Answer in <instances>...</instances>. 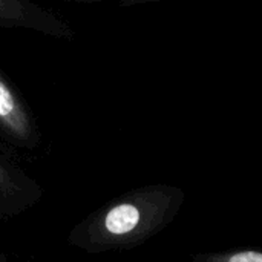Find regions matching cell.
Segmentation results:
<instances>
[{
  "instance_id": "cell-1",
  "label": "cell",
  "mask_w": 262,
  "mask_h": 262,
  "mask_svg": "<svg viewBox=\"0 0 262 262\" xmlns=\"http://www.w3.org/2000/svg\"><path fill=\"white\" fill-rule=\"evenodd\" d=\"M41 143L43 134L31 104L0 68V146L20 158L35 154Z\"/></svg>"
},
{
  "instance_id": "cell-6",
  "label": "cell",
  "mask_w": 262,
  "mask_h": 262,
  "mask_svg": "<svg viewBox=\"0 0 262 262\" xmlns=\"http://www.w3.org/2000/svg\"><path fill=\"white\" fill-rule=\"evenodd\" d=\"M23 262H34V261H31V259H26V261H23Z\"/></svg>"
},
{
  "instance_id": "cell-3",
  "label": "cell",
  "mask_w": 262,
  "mask_h": 262,
  "mask_svg": "<svg viewBox=\"0 0 262 262\" xmlns=\"http://www.w3.org/2000/svg\"><path fill=\"white\" fill-rule=\"evenodd\" d=\"M0 28L38 32L60 40H74V28L52 9L28 0H0Z\"/></svg>"
},
{
  "instance_id": "cell-5",
  "label": "cell",
  "mask_w": 262,
  "mask_h": 262,
  "mask_svg": "<svg viewBox=\"0 0 262 262\" xmlns=\"http://www.w3.org/2000/svg\"><path fill=\"white\" fill-rule=\"evenodd\" d=\"M0 262H8V258H6V255H5V252L0 249Z\"/></svg>"
},
{
  "instance_id": "cell-4",
  "label": "cell",
  "mask_w": 262,
  "mask_h": 262,
  "mask_svg": "<svg viewBox=\"0 0 262 262\" xmlns=\"http://www.w3.org/2000/svg\"><path fill=\"white\" fill-rule=\"evenodd\" d=\"M229 262H262V253H256V252L238 253V255L232 256Z\"/></svg>"
},
{
  "instance_id": "cell-2",
  "label": "cell",
  "mask_w": 262,
  "mask_h": 262,
  "mask_svg": "<svg viewBox=\"0 0 262 262\" xmlns=\"http://www.w3.org/2000/svg\"><path fill=\"white\" fill-rule=\"evenodd\" d=\"M43 193L41 184L20 166L18 158L0 146V223L34 209Z\"/></svg>"
}]
</instances>
